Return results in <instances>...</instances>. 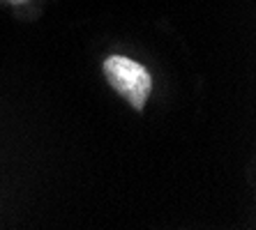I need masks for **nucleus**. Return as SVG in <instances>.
Here are the masks:
<instances>
[{
	"label": "nucleus",
	"mask_w": 256,
	"mask_h": 230,
	"mask_svg": "<svg viewBox=\"0 0 256 230\" xmlns=\"http://www.w3.org/2000/svg\"><path fill=\"white\" fill-rule=\"evenodd\" d=\"M104 76H106L108 85L118 95L125 97L136 111L146 106L150 90H152V78L143 65L125 58V55H108L104 60Z\"/></svg>",
	"instance_id": "1"
}]
</instances>
